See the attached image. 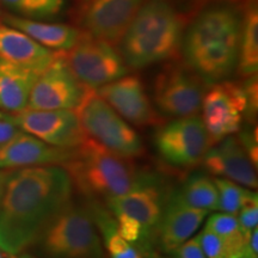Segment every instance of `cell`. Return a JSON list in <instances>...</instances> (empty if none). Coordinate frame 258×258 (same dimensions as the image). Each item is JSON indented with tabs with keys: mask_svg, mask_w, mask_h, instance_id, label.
Returning <instances> with one entry per match:
<instances>
[{
	"mask_svg": "<svg viewBox=\"0 0 258 258\" xmlns=\"http://www.w3.org/2000/svg\"><path fill=\"white\" fill-rule=\"evenodd\" d=\"M73 194L62 166L12 170L0 207V250L16 256L36 244L50 221L73 201Z\"/></svg>",
	"mask_w": 258,
	"mask_h": 258,
	"instance_id": "1",
	"label": "cell"
},
{
	"mask_svg": "<svg viewBox=\"0 0 258 258\" xmlns=\"http://www.w3.org/2000/svg\"><path fill=\"white\" fill-rule=\"evenodd\" d=\"M241 14L233 4L207 6L183 34V60L206 85L227 80L237 69Z\"/></svg>",
	"mask_w": 258,
	"mask_h": 258,
	"instance_id": "2",
	"label": "cell"
},
{
	"mask_svg": "<svg viewBox=\"0 0 258 258\" xmlns=\"http://www.w3.org/2000/svg\"><path fill=\"white\" fill-rule=\"evenodd\" d=\"M184 19L170 0H146L118 46L128 69L141 70L176 59Z\"/></svg>",
	"mask_w": 258,
	"mask_h": 258,
	"instance_id": "3",
	"label": "cell"
},
{
	"mask_svg": "<svg viewBox=\"0 0 258 258\" xmlns=\"http://www.w3.org/2000/svg\"><path fill=\"white\" fill-rule=\"evenodd\" d=\"M62 167L74 190L88 200L122 195L148 176V172L138 170L134 159L118 156L90 138L74 148L73 157Z\"/></svg>",
	"mask_w": 258,
	"mask_h": 258,
	"instance_id": "4",
	"label": "cell"
},
{
	"mask_svg": "<svg viewBox=\"0 0 258 258\" xmlns=\"http://www.w3.org/2000/svg\"><path fill=\"white\" fill-rule=\"evenodd\" d=\"M37 243L49 258H106L88 206L73 201L50 221Z\"/></svg>",
	"mask_w": 258,
	"mask_h": 258,
	"instance_id": "5",
	"label": "cell"
},
{
	"mask_svg": "<svg viewBox=\"0 0 258 258\" xmlns=\"http://www.w3.org/2000/svg\"><path fill=\"white\" fill-rule=\"evenodd\" d=\"M86 137L118 156L137 159L145 154V144L132 124L116 112L95 90L88 89L76 109Z\"/></svg>",
	"mask_w": 258,
	"mask_h": 258,
	"instance_id": "6",
	"label": "cell"
},
{
	"mask_svg": "<svg viewBox=\"0 0 258 258\" xmlns=\"http://www.w3.org/2000/svg\"><path fill=\"white\" fill-rule=\"evenodd\" d=\"M207 86L184 61L170 60L154 78V106L161 116L172 118L200 115Z\"/></svg>",
	"mask_w": 258,
	"mask_h": 258,
	"instance_id": "7",
	"label": "cell"
},
{
	"mask_svg": "<svg viewBox=\"0 0 258 258\" xmlns=\"http://www.w3.org/2000/svg\"><path fill=\"white\" fill-rule=\"evenodd\" d=\"M153 141L158 156L164 163L184 171L201 165L212 147L211 139L199 115L173 118L159 124Z\"/></svg>",
	"mask_w": 258,
	"mask_h": 258,
	"instance_id": "8",
	"label": "cell"
},
{
	"mask_svg": "<svg viewBox=\"0 0 258 258\" xmlns=\"http://www.w3.org/2000/svg\"><path fill=\"white\" fill-rule=\"evenodd\" d=\"M63 57L76 78L88 89L97 90L128 74L121 53L112 44L82 31L80 38Z\"/></svg>",
	"mask_w": 258,
	"mask_h": 258,
	"instance_id": "9",
	"label": "cell"
},
{
	"mask_svg": "<svg viewBox=\"0 0 258 258\" xmlns=\"http://www.w3.org/2000/svg\"><path fill=\"white\" fill-rule=\"evenodd\" d=\"M246 108L247 95L243 82L222 80L207 86L200 112L212 146L240 131Z\"/></svg>",
	"mask_w": 258,
	"mask_h": 258,
	"instance_id": "10",
	"label": "cell"
},
{
	"mask_svg": "<svg viewBox=\"0 0 258 258\" xmlns=\"http://www.w3.org/2000/svg\"><path fill=\"white\" fill-rule=\"evenodd\" d=\"M88 88L84 86L70 70L59 51L55 59L42 71L32 86L28 108L37 110H76Z\"/></svg>",
	"mask_w": 258,
	"mask_h": 258,
	"instance_id": "11",
	"label": "cell"
},
{
	"mask_svg": "<svg viewBox=\"0 0 258 258\" xmlns=\"http://www.w3.org/2000/svg\"><path fill=\"white\" fill-rule=\"evenodd\" d=\"M95 91L129 124L144 128L164 123L139 76L125 74Z\"/></svg>",
	"mask_w": 258,
	"mask_h": 258,
	"instance_id": "12",
	"label": "cell"
},
{
	"mask_svg": "<svg viewBox=\"0 0 258 258\" xmlns=\"http://www.w3.org/2000/svg\"><path fill=\"white\" fill-rule=\"evenodd\" d=\"M17 127L44 143L63 148H77L84 143V133L74 110L24 109L14 114Z\"/></svg>",
	"mask_w": 258,
	"mask_h": 258,
	"instance_id": "13",
	"label": "cell"
},
{
	"mask_svg": "<svg viewBox=\"0 0 258 258\" xmlns=\"http://www.w3.org/2000/svg\"><path fill=\"white\" fill-rule=\"evenodd\" d=\"M146 0H91L84 8L82 25L90 36L118 46Z\"/></svg>",
	"mask_w": 258,
	"mask_h": 258,
	"instance_id": "14",
	"label": "cell"
},
{
	"mask_svg": "<svg viewBox=\"0 0 258 258\" xmlns=\"http://www.w3.org/2000/svg\"><path fill=\"white\" fill-rule=\"evenodd\" d=\"M208 211L190 207L177 190L167 194L163 214L154 231V245L161 253L170 254L199 230Z\"/></svg>",
	"mask_w": 258,
	"mask_h": 258,
	"instance_id": "15",
	"label": "cell"
},
{
	"mask_svg": "<svg viewBox=\"0 0 258 258\" xmlns=\"http://www.w3.org/2000/svg\"><path fill=\"white\" fill-rule=\"evenodd\" d=\"M167 194L159 177L148 173L144 182L135 188L104 201L109 211L124 213L137 219L154 238V231L163 214Z\"/></svg>",
	"mask_w": 258,
	"mask_h": 258,
	"instance_id": "16",
	"label": "cell"
},
{
	"mask_svg": "<svg viewBox=\"0 0 258 258\" xmlns=\"http://www.w3.org/2000/svg\"><path fill=\"white\" fill-rule=\"evenodd\" d=\"M74 148L49 145L21 131L0 148V169H23L32 166H62L73 157Z\"/></svg>",
	"mask_w": 258,
	"mask_h": 258,
	"instance_id": "17",
	"label": "cell"
},
{
	"mask_svg": "<svg viewBox=\"0 0 258 258\" xmlns=\"http://www.w3.org/2000/svg\"><path fill=\"white\" fill-rule=\"evenodd\" d=\"M201 164L214 177L227 178L251 190L257 189V167L234 135L226 137L209 148Z\"/></svg>",
	"mask_w": 258,
	"mask_h": 258,
	"instance_id": "18",
	"label": "cell"
},
{
	"mask_svg": "<svg viewBox=\"0 0 258 258\" xmlns=\"http://www.w3.org/2000/svg\"><path fill=\"white\" fill-rule=\"evenodd\" d=\"M59 51L41 46L18 29L0 23V57L18 66L42 72L53 62Z\"/></svg>",
	"mask_w": 258,
	"mask_h": 258,
	"instance_id": "19",
	"label": "cell"
},
{
	"mask_svg": "<svg viewBox=\"0 0 258 258\" xmlns=\"http://www.w3.org/2000/svg\"><path fill=\"white\" fill-rule=\"evenodd\" d=\"M3 23L18 29L41 46L53 51H67L74 47L82 35V31L69 24L47 23L32 21L21 16H2Z\"/></svg>",
	"mask_w": 258,
	"mask_h": 258,
	"instance_id": "20",
	"label": "cell"
},
{
	"mask_svg": "<svg viewBox=\"0 0 258 258\" xmlns=\"http://www.w3.org/2000/svg\"><path fill=\"white\" fill-rule=\"evenodd\" d=\"M40 72L0 57V110L17 114L28 108L32 86Z\"/></svg>",
	"mask_w": 258,
	"mask_h": 258,
	"instance_id": "21",
	"label": "cell"
},
{
	"mask_svg": "<svg viewBox=\"0 0 258 258\" xmlns=\"http://www.w3.org/2000/svg\"><path fill=\"white\" fill-rule=\"evenodd\" d=\"M97 230L101 234L103 246L110 258H145L144 253L121 237L116 227L112 213L98 202V200H88L86 202Z\"/></svg>",
	"mask_w": 258,
	"mask_h": 258,
	"instance_id": "22",
	"label": "cell"
},
{
	"mask_svg": "<svg viewBox=\"0 0 258 258\" xmlns=\"http://www.w3.org/2000/svg\"><path fill=\"white\" fill-rule=\"evenodd\" d=\"M241 78L257 76L258 71V11L257 4L249 0L241 15V30L237 69Z\"/></svg>",
	"mask_w": 258,
	"mask_h": 258,
	"instance_id": "23",
	"label": "cell"
},
{
	"mask_svg": "<svg viewBox=\"0 0 258 258\" xmlns=\"http://www.w3.org/2000/svg\"><path fill=\"white\" fill-rule=\"evenodd\" d=\"M180 199L190 207L218 211L219 191L213 177L202 172L191 173L183 185L177 189Z\"/></svg>",
	"mask_w": 258,
	"mask_h": 258,
	"instance_id": "24",
	"label": "cell"
},
{
	"mask_svg": "<svg viewBox=\"0 0 258 258\" xmlns=\"http://www.w3.org/2000/svg\"><path fill=\"white\" fill-rule=\"evenodd\" d=\"M220 238L228 258H243L245 245L249 237L240 230L235 215L227 213H215L208 218L206 227Z\"/></svg>",
	"mask_w": 258,
	"mask_h": 258,
	"instance_id": "25",
	"label": "cell"
},
{
	"mask_svg": "<svg viewBox=\"0 0 258 258\" xmlns=\"http://www.w3.org/2000/svg\"><path fill=\"white\" fill-rule=\"evenodd\" d=\"M213 179L219 191L218 211L222 213L237 215L247 202L258 198L256 191L230 179L221 177H213Z\"/></svg>",
	"mask_w": 258,
	"mask_h": 258,
	"instance_id": "26",
	"label": "cell"
},
{
	"mask_svg": "<svg viewBox=\"0 0 258 258\" xmlns=\"http://www.w3.org/2000/svg\"><path fill=\"white\" fill-rule=\"evenodd\" d=\"M6 8L21 16L31 18H48L59 14L63 0H0Z\"/></svg>",
	"mask_w": 258,
	"mask_h": 258,
	"instance_id": "27",
	"label": "cell"
},
{
	"mask_svg": "<svg viewBox=\"0 0 258 258\" xmlns=\"http://www.w3.org/2000/svg\"><path fill=\"white\" fill-rule=\"evenodd\" d=\"M198 238L206 258H228L224 244L215 233L207 228H203L198 234Z\"/></svg>",
	"mask_w": 258,
	"mask_h": 258,
	"instance_id": "28",
	"label": "cell"
},
{
	"mask_svg": "<svg viewBox=\"0 0 258 258\" xmlns=\"http://www.w3.org/2000/svg\"><path fill=\"white\" fill-rule=\"evenodd\" d=\"M235 217L239 222L241 232L249 237L251 232L258 226V198L247 202Z\"/></svg>",
	"mask_w": 258,
	"mask_h": 258,
	"instance_id": "29",
	"label": "cell"
},
{
	"mask_svg": "<svg viewBox=\"0 0 258 258\" xmlns=\"http://www.w3.org/2000/svg\"><path fill=\"white\" fill-rule=\"evenodd\" d=\"M240 134L238 138L241 146L245 150L247 156H249L250 160L252 161V164L257 167L258 163V146H257V127L256 125H251L250 128L240 129Z\"/></svg>",
	"mask_w": 258,
	"mask_h": 258,
	"instance_id": "30",
	"label": "cell"
},
{
	"mask_svg": "<svg viewBox=\"0 0 258 258\" xmlns=\"http://www.w3.org/2000/svg\"><path fill=\"white\" fill-rule=\"evenodd\" d=\"M170 256H172L173 258H206L198 235L189 238L184 243L180 244L177 249L170 253Z\"/></svg>",
	"mask_w": 258,
	"mask_h": 258,
	"instance_id": "31",
	"label": "cell"
},
{
	"mask_svg": "<svg viewBox=\"0 0 258 258\" xmlns=\"http://www.w3.org/2000/svg\"><path fill=\"white\" fill-rule=\"evenodd\" d=\"M18 132L19 128L15 122L14 114L0 110V148L9 143Z\"/></svg>",
	"mask_w": 258,
	"mask_h": 258,
	"instance_id": "32",
	"label": "cell"
},
{
	"mask_svg": "<svg viewBox=\"0 0 258 258\" xmlns=\"http://www.w3.org/2000/svg\"><path fill=\"white\" fill-rule=\"evenodd\" d=\"M188 2L192 6H195L196 9L201 8H207L211 5H217V4H232V3L237 2V0H188Z\"/></svg>",
	"mask_w": 258,
	"mask_h": 258,
	"instance_id": "33",
	"label": "cell"
},
{
	"mask_svg": "<svg viewBox=\"0 0 258 258\" xmlns=\"http://www.w3.org/2000/svg\"><path fill=\"white\" fill-rule=\"evenodd\" d=\"M12 170L9 169H0V207H2L3 198H4V192L6 188V183H8L9 176Z\"/></svg>",
	"mask_w": 258,
	"mask_h": 258,
	"instance_id": "34",
	"label": "cell"
},
{
	"mask_svg": "<svg viewBox=\"0 0 258 258\" xmlns=\"http://www.w3.org/2000/svg\"><path fill=\"white\" fill-rule=\"evenodd\" d=\"M145 258H173L172 256H169V254H165V253H161L159 251L157 250H152L150 251V252L145 254Z\"/></svg>",
	"mask_w": 258,
	"mask_h": 258,
	"instance_id": "35",
	"label": "cell"
},
{
	"mask_svg": "<svg viewBox=\"0 0 258 258\" xmlns=\"http://www.w3.org/2000/svg\"><path fill=\"white\" fill-rule=\"evenodd\" d=\"M10 257H11V258H36V257L31 256V254H28V253H24V252L16 254V256H10Z\"/></svg>",
	"mask_w": 258,
	"mask_h": 258,
	"instance_id": "36",
	"label": "cell"
},
{
	"mask_svg": "<svg viewBox=\"0 0 258 258\" xmlns=\"http://www.w3.org/2000/svg\"><path fill=\"white\" fill-rule=\"evenodd\" d=\"M0 258H11V257H10V254H8V253H2V252H0Z\"/></svg>",
	"mask_w": 258,
	"mask_h": 258,
	"instance_id": "37",
	"label": "cell"
}]
</instances>
